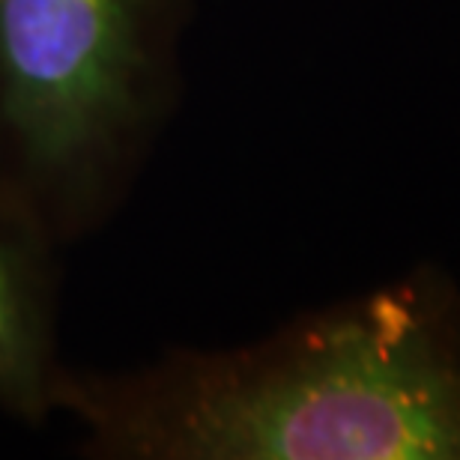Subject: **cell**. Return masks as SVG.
I'll use <instances>...</instances> for the list:
<instances>
[{"instance_id": "1", "label": "cell", "mask_w": 460, "mask_h": 460, "mask_svg": "<svg viewBox=\"0 0 460 460\" xmlns=\"http://www.w3.org/2000/svg\"><path fill=\"white\" fill-rule=\"evenodd\" d=\"M90 460H460V284L434 263L239 347L63 362Z\"/></svg>"}, {"instance_id": "2", "label": "cell", "mask_w": 460, "mask_h": 460, "mask_svg": "<svg viewBox=\"0 0 460 460\" xmlns=\"http://www.w3.org/2000/svg\"><path fill=\"white\" fill-rule=\"evenodd\" d=\"M195 0H0V189L60 248L123 209L182 99Z\"/></svg>"}, {"instance_id": "3", "label": "cell", "mask_w": 460, "mask_h": 460, "mask_svg": "<svg viewBox=\"0 0 460 460\" xmlns=\"http://www.w3.org/2000/svg\"><path fill=\"white\" fill-rule=\"evenodd\" d=\"M60 252L0 189V412L24 428L54 416L60 358Z\"/></svg>"}]
</instances>
